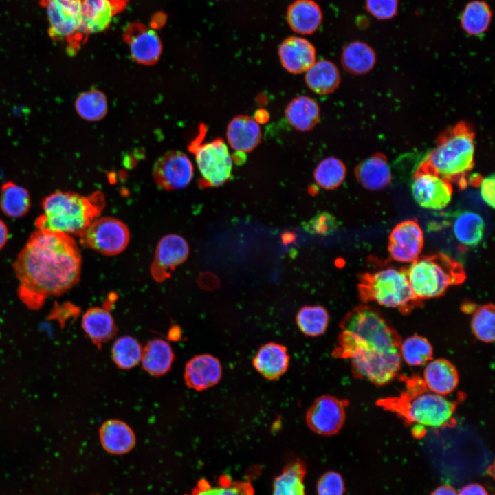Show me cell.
Here are the masks:
<instances>
[{
	"label": "cell",
	"mask_w": 495,
	"mask_h": 495,
	"mask_svg": "<svg viewBox=\"0 0 495 495\" xmlns=\"http://www.w3.org/2000/svg\"><path fill=\"white\" fill-rule=\"evenodd\" d=\"M82 257L73 236L36 229L18 254L12 267L17 294L30 309H38L50 296H60L79 281Z\"/></svg>",
	"instance_id": "cell-1"
},
{
	"label": "cell",
	"mask_w": 495,
	"mask_h": 495,
	"mask_svg": "<svg viewBox=\"0 0 495 495\" xmlns=\"http://www.w3.org/2000/svg\"><path fill=\"white\" fill-rule=\"evenodd\" d=\"M335 357L349 359L353 373L376 385L395 378L401 368V339L375 309L360 305L340 323Z\"/></svg>",
	"instance_id": "cell-2"
},
{
	"label": "cell",
	"mask_w": 495,
	"mask_h": 495,
	"mask_svg": "<svg viewBox=\"0 0 495 495\" xmlns=\"http://www.w3.org/2000/svg\"><path fill=\"white\" fill-rule=\"evenodd\" d=\"M41 206L43 212L35 221L36 229L80 237L98 218L104 206V198L100 192L85 196L60 190L45 197Z\"/></svg>",
	"instance_id": "cell-3"
},
{
	"label": "cell",
	"mask_w": 495,
	"mask_h": 495,
	"mask_svg": "<svg viewBox=\"0 0 495 495\" xmlns=\"http://www.w3.org/2000/svg\"><path fill=\"white\" fill-rule=\"evenodd\" d=\"M406 391L380 404L399 415L413 428H439L450 425L456 404L429 390L421 379L409 381Z\"/></svg>",
	"instance_id": "cell-4"
},
{
	"label": "cell",
	"mask_w": 495,
	"mask_h": 495,
	"mask_svg": "<svg viewBox=\"0 0 495 495\" xmlns=\"http://www.w3.org/2000/svg\"><path fill=\"white\" fill-rule=\"evenodd\" d=\"M474 131L461 122L441 134L425 162L441 177L464 187L465 176L474 166Z\"/></svg>",
	"instance_id": "cell-5"
},
{
	"label": "cell",
	"mask_w": 495,
	"mask_h": 495,
	"mask_svg": "<svg viewBox=\"0 0 495 495\" xmlns=\"http://www.w3.org/2000/svg\"><path fill=\"white\" fill-rule=\"evenodd\" d=\"M406 272L413 293L421 301L440 297L449 287L466 279L463 265L442 252L419 256Z\"/></svg>",
	"instance_id": "cell-6"
},
{
	"label": "cell",
	"mask_w": 495,
	"mask_h": 495,
	"mask_svg": "<svg viewBox=\"0 0 495 495\" xmlns=\"http://www.w3.org/2000/svg\"><path fill=\"white\" fill-rule=\"evenodd\" d=\"M358 290L364 302H375L403 313L409 312L422 302L410 287L406 267H387L366 272L360 276Z\"/></svg>",
	"instance_id": "cell-7"
},
{
	"label": "cell",
	"mask_w": 495,
	"mask_h": 495,
	"mask_svg": "<svg viewBox=\"0 0 495 495\" xmlns=\"http://www.w3.org/2000/svg\"><path fill=\"white\" fill-rule=\"evenodd\" d=\"M195 161L205 186L217 187L231 177L233 159L228 146L221 138L200 144H192Z\"/></svg>",
	"instance_id": "cell-8"
},
{
	"label": "cell",
	"mask_w": 495,
	"mask_h": 495,
	"mask_svg": "<svg viewBox=\"0 0 495 495\" xmlns=\"http://www.w3.org/2000/svg\"><path fill=\"white\" fill-rule=\"evenodd\" d=\"M46 10L49 35L55 41L67 42L71 49L83 39L81 33L80 0H40Z\"/></svg>",
	"instance_id": "cell-9"
},
{
	"label": "cell",
	"mask_w": 495,
	"mask_h": 495,
	"mask_svg": "<svg viewBox=\"0 0 495 495\" xmlns=\"http://www.w3.org/2000/svg\"><path fill=\"white\" fill-rule=\"evenodd\" d=\"M79 238L85 247L106 256H114L126 249L130 233L122 221L104 217L94 220Z\"/></svg>",
	"instance_id": "cell-10"
},
{
	"label": "cell",
	"mask_w": 495,
	"mask_h": 495,
	"mask_svg": "<svg viewBox=\"0 0 495 495\" xmlns=\"http://www.w3.org/2000/svg\"><path fill=\"white\" fill-rule=\"evenodd\" d=\"M411 190L417 204L431 210L447 207L453 193L451 183L435 173L425 162L414 174Z\"/></svg>",
	"instance_id": "cell-11"
},
{
	"label": "cell",
	"mask_w": 495,
	"mask_h": 495,
	"mask_svg": "<svg viewBox=\"0 0 495 495\" xmlns=\"http://www.w3.org/2000/svg\"><path fill=\"white\" fill-rule=\"evenodd\" d=\"M193 166L184 153L173 151L162 155L154 164L153 175L155 183L166 190L186 187L193 177Z\"/></svg>",
	"instance_id": "cell-12"
},
{
	"label": "cell",
	"mask_w": 495,
	"mask_h": 495,
	"mask_svg": "<svg viewBox=\"0 0 495 495\" xmlns=\"http://www.w3.org/2000/svg\"><path fill=\"white\" fill-rule=\"evenodd\" d=\"M345 406L344 402L333 396L318 397L307 412L306 421L309 428L324 436L338 433L344 423Z\"/></svg>",
	"instance_id": "cell-13"
},
{
	"label": "cell",
	"mask_w": 495,
	"mask_h": 495,
	"mask_svg": "<svg viewBox=\"0 0 495 495\" xmlns=\"http://www.w3.org/2000/svg\"><path fill=\"white\" fill-rule=\"evenodd\" d=\"M424 244V233L417 221L406 220L392 230L388 250L392 259L411 263L419 257Z\"/></svg>",
	"instance_id": "cell-14"
},
{
	"label": "cell",
	"mask_w": 495,
	"mask_h": 495,
	"mask_svg": "<svg viewBox=\"0 0 495 495\" xmlns=\"http://www.w3.org/2000/svg\"><path fill=\"white\" fill-rule=\"evenodd\" d=\"M189 255V246L182 236L168 234L157 243L151 274L155 280L162 282L168 278L173 271L184 263Z\"/></svg>",
	"instance_id": "cell-15"
},
{
	"label": "cell",
	"mask_w": 495,
	"mask_h": 495,
	"mask_svg": "<svg viewBox=\"0 0 495 495\" xmlns=\"http://www.w3.org/2000/svg\"><path fill=\"white\" fill-rule=\"evenodd\" d=\"M81 33L83 37L104 31L113 17L126 6L128 0H80Z\"/></svg>",
	"instance_id": "cell-16"
},
{
	"label": "cell",
	"mask_w": 495,
	"mask_h": 495,
	"mask_svg": "<svg viewBox=\"0 0 495 495\" xmlns=\"http://www.w3.org/2000/svg\"><path fill=\"white\" fill-rule=\"evenodd\" d=\"M282 67L289 73L306 72L316 61L314 45L307 39L292 36L284 39L278 49Z\"/></svg>",
	"instance_id": "cell-17"
},
{
	"label": "cell",
	"mask_w": 495,
	"mask_h": 495,
	"mask_svg": "<svg viewBox=\"0 0 495 495\" xmlns=\"http://www.w3.org/2000/svg\"><path fill=\"white\" fill-rule=\"evenodd\" d=\"M133 60L151 65L158 60L162 45L157 32L140 23L131 24L124 33Z\"/></svg>",
	"instance_id": "cell-18"
},
{
	"label": "cell",
	"mask_w": 495,
	"mask_h": 495,
	"mask_svg": "<svg viewBox=\"0 0 495 495\" xmlns=\"http://www.w3.org/2000/svg\"><path fill=\"white\" fill-rule=\"evenodd\" d=\"M226 139L229 146L236 152L250 153L261 142V129L254 118L246 115L236 116L228 124Z\"/></svg>",
	"instance_id": "cell-19"
},
{
	"label": "cell",
	"mask_w": 495,
	"mask_h": 495,
	"mask_svg": "<svg viewBox=\"0 0 495 495\" xmlns=\"http://www.w3.org/2000/svg\"><path fill=\"white\" fill-rule=\"evenodd\" d=\"M322 17L320 6L314 0H295L286 14L290 28L301 35L315 33L322 24Z\"/></svg>",
	"instance_id": "cell-20"
},
{
	"label": "cell",
	"mask_w": 495,
	"mask_h": 495,
	"mask_svg": "<svg viewBox=\"0 0 495 495\" xmlns=\"http://www.w3.org/2000/svg\"><path fill=\"white\" fill-rule=\"evenodd\" d=\"M422 380L429 390L446 396L457 387L459 374L452 362L438 358L426 364Z\"/></svg>",
	"instance_id": "cell-21"
},
{
	"label": "cell",
	"mask_w": 495,
	"mask_h": 495,
	"mask_svg": "<svg viewBox=\"0 0 495 495\" xmlns=\"http://www.w3.org/2000/svg\"><path fill=\"white\" fill-rule=\"evenodd\" d=\"M355 175L364 188L371 191L384 189L392 177L387 158L382 153H375L361 162L355 169Z\"/></svg>",
	"instance_id": "cell-22"
},
{
	"label": "cell",
	"mask_w": 495,
	"mask_h": 495,
	"mask_svg": "<svg viewBox=\"0 0 495 495\" xmlns=\"http://www.w3.org/2000/svg\"><path fill=\"white\" fill-rule=\"evenodd\" d=\"M222 369L219 361L210 355H201L192 358L185 371L188 386L203 390L216 384L221 379Z\"/></svg>",
	"instance_id": "cell-23"
},
{
	"label": "cell",
	"mask_w": 495,
	"mask_h": 495,
	"mask_svg": "<svg viewBox=\"0 0 495 495\" xmlns=\"http://www.w3.org/2000/svg\"><path fill=\"white\" fill-rule=\"evenodd\" d=\"M285 116L294 129L300 132H307L314 129L320 121V107L311 97L300 95L287 104Z\"/></svg>",
	"instance_id": "cell-24"
},
{
	"label": "cell",
	"mask_w": 495,
	"mask_h": 495,
	"mask_svg": "<svg viewBox=\"0 0 495 495\" xmlns=\"http://www.w3.org/2000/svg\"><path fill=\"white\" fill-rule=\"evenodd\" d=\"M289 356L282 344L269 342L263 345L253 359L256 370L264 377L275 380L285 373Z\"/></svg>",
	"instance_id": "cell-25"
},
{
	"label": "cell",
	"mask_w": 495,
	"mask_h": 495,
	"mask_svg": "<svg viewBox=\"0 0 495 495\" xmlns=\"http://www.w3.org/2000/svg\"><path fill=\"white\" fill-rule=\"evenodd\" d=\"M340 60L346 72L355 76L364 75L375 67L377 54L369 44L355 40L349 42L343 47Z\"/></svg>",
	"instance_id": "cell-26"
},
{
	"label": "cell",
	"mask_w": 495,
	"mask_h": 495,
	"mask_svg": "<svg viewBox=\"0 0 495 495\" xmlns=\"http://www.w3.org/2000/svg\"><path fill=\"white\" fill-rule=\"evenodd\" d=\"M305 82L307 87L318 95L332 94L340 84V73L336 65L331 60L322 59L316 61L305 72Z\"/></svg>",
	"instance_id": "cell-27"
},
{
	"label": "cell",
	"mask_w": 495,
	"mask_h": 495,
	"mask_svg": "<svg viewBox=\"0 0 495 495\" xmlns=\"http://www.w3.org/2000/svg\"><path fill=\"white\" fill-rule=\"evenodd\" d=\"M493 10L484 0H472L464 6L459 17L460 25L468 35L481 36L488 32Z\"/></svg>",
	"instance_id": "cell-28"
},
{
	"label": "cell",
	"mask_w": 495,
	"mask_h": 495,
	"mask_svg": "<svg viewBox=\"0 0 495 495\" xmlns=\"http://www.w3.org/2000/svg\"><path fill=\"white\" fill-rule=\"evenodd\" d=\"M100 439L104 449L110 454L122 455L130 452L135 444L131 429L123 422L111 420L100 430Z\"/></svg>",
	"instance_id": "cell-29"
},
{
	"label": "cell",
	"mask_w": 495,
	"mask_h": 495,
	"mask_svg": "<svg viewBox=\"0 0 495 495\" xmlns=\"http://www.w3.org/2000/svg\"><path fill=\"white\" fill-rule=\"evenodd\" d=\"M452 228L455 238L463 247L474 248L483 237L485 223L479 214L465 210L456 214Z\"/></svg>",
	"instance_id": "cell-30"
},
{
	"label": "cell",
	"mask_w": 495,
	"mask_h": 495,
	"mask_svg": "<svg viewBox=\"0 0 495 495\" xmlns=\"http://www.w3.org/2000/svg\"><path fill=\"white\" fill-rule=\"evenodd\" d=\"M307 472L305 463L296 460L287 464L273 483L272 495H306L304 479Z\"/></svg>",
	"instance_id": "cell-31"
},
{
	"label": "cell",
	"mask_w": 495,
	"mask_h": 495,
	"mask_svg": "<svg viewBox=\"0 0 495 495\" xmlns=\"http://www.w3.org/2000/svg\"><path fill=\"white\" fill-rule=\"evenodd\" d=\"M31 206L27 189L12 182L3 184L0 190V209L8 217L21 218L26 215Z\"/></svg>",
	"instance_id": "cell-32"
},
{
	"label": "cell",
	"mask_w": 495,
	"mask_h": 495,
	"mask_svg": "<svg viewBox=\"0 0 495 495\" xmlns=\"http://www.w3.org/2000/svg\"><path fill=\"white\" fill-rule=\"evenodd\" d=\"M82 326L89 338L98 342L108 340L115 329L110 313L100 307H92L86 311L82 316Z\"/></svg>",
	"instance_id": "cell-33"
},
{
	"label": "cell",
	"mask_w": 495,
	"mask_h": 495,
	"mask_svg": "<svg viewBox=\"0 0 495 495\" xmlns=\"http://www.w3.org/2000/svg\"><path fill=\"white\" fill-rule=\"evenodd\" d=\"M144 368L151 374L162 375L170 368L173 354L170 345L163 340L156 339L146 346L142 353Z\"/></svg>",
	"instance_id": "cell-34"
},
{
	"label": "cell",
	"mask_w": 495,
	"mask_h": 495,
	"mask_svg": "<svg viewBox=\"0 0 495 495\" xmlns=\"http://www.w3.org/2000/svg\"><path fill=\"white\" fill-rule=\"evenodd\" d=\"M346 175V168L344 163L336 157L322 159L314 171L316 182L326 190L338 188L344 181Z\"/></svg>",
	"instance_id": "cell-35"
},
{
	"label": "cell",
	"mask_w": 495,
	"mask_h": 495,
	"mask_svg": "<svg viewBox=\"0 0 495 495\" xmlns=\"http://www.w3.org/2000/svg\"><path fill=\"white\" fill-rule=\"evenodd\" d=\"M329 320L328 311L322 306H305L298 312L296 323L306 336H318L324 333Z\"/></svg>",
	"instance_id": "cell-36"
},
{
	"label": "cell",
	"mask_w": 495,
	"mask_h": 495,
	"mask_svg": "<svg viewBox=\"0 0 495 495\" xmlns=\"http://www.w3.org/2000/svg\"><path fill=\"white\" fill-rule=\"evenodd\" d=\"M190 495H255V491L248 481H233L228 476L224 475L221 478L219 485L215 486H212L205 480L201 481Z\"/></svg>",
	"instance_id": "cell-37"
},
{
	"label": "cell",
	"mask_w": 495,
	"mask_h": 495,
	"mask_svg": "<svg viewBox=\"0 0 495 495\" xmlns=\"http://www.w3.org/2000/svg\"><path fill=\"white\" fill-rule=\"evenodd\" d=\"M400 356L402 360L410 366L425 365L432 356V347L430 342L423 336L413 335L401 342Z\"/></svg>",
	"instance_id": "cell-38"
},
{
	"label": "cell",
	"mask_w": 495,
	"mask_h": 495,
	"mask_svg": "<svg viewBox=\"0 0 495 495\" xmlns=\"http://www.w3.org/2000/svg\"><path fill=\"white\" fill-rule=\"evenodd\" d=\"M78 113L84 119L96 121L101 119L107 110L104 95L98 90H91L81 94L76 101Z\"/></svg>",
	"instance_id": "cell-39"
},
{
	"label": "cell",
	"mask_w": 495,
	"mask_h": 495,
	"mask_svg": "<svg viewBox=\"0 0 495 495\" xmlns=\"http://www.w3.org/2000/svg\"><path fill=\"white\" fill-rule=\"evenodd\" d=\"M494 306L483 305L474 310L471 327L474 335L481 341L491 343L494 341Z\"/></svg>",
	"instance_id": "cell-40"
},
{
	"label": "cell",
	"mask_w": 495,
	"mask_h": 495,
	"mask_svg": "<svg viewBox=\"0 0 495 495\" xmlns=\"http://www.w3.org/2000/svg\"><path fill=\"white\" fill-rule=\"evenodd\" d=\"M115 362L122 368H129L141 359L142 351L139 343L130 336H124L114 343L112 349Z\"/></svg>",
	"instance_id": "cell-41"
},
{
	"label": "cell",
	"mask_w": 495,
	"mask_h": 495,
	"mask_svg": "<svg viewBox=\"0 0 495 495\" xmlns=\"http://www.w3.org/2000/svg\"><path fill=\"white\" fill-rule=\"evenodd\" d=\"M302 228L311 234L329 236L339 226L336 218L327 211H320L307 221L302 223Z\"/></svg>",
	"instance_id": "cell-42"
},
{
	"label": "cell",
	"mask_w": 495,
	"mask_h": 495,
	"mask_svg": "<svg viewBox=\"0 0 495 495\" xmlns=\"http://www.w3.org/2000/svg\"><path fill=\"white\" fill-rule=\"evenodd\" d=\"M399 0H365L367 12L380 21H388L397 14Z\"/></svg>",
	"instance_id": "cell-43"
},
{
	"label": "cell",
	"mask_w": 495,
	"mask_h": 495,
	"mask_svg": "<svg viewBox=\"0 0 495 495\" xmlns=\"http://www.w3.org/2000/svg\"><path fill=\"white\" fill-rule=\"evenodd\" d=\"M344 483L341 475L336 472L323 474L317 483L318 495H344Z\"/></svg>",
	"instance_id": "cell-44"
},
{
	"label": "cell",
	"mask_w": 495,
	"mask_h": 495,
	"mask_svg": "<svg viewBox=\"0 0 495 495\" xmlns=\"http://www.w3.org/2000/svg\"><path fill=\"white\" fill-rule=\"evenodd\" d=\"M494 176L484 178L481 183V196L486 204L494 208Z\"/></svg>",
	"instance_id": "cell-45"
},
{
	"label": "cell",
	"mask_w": 495,
	"mask_h": 495,
	"mask_svg": "<svg viewBox=\"0 0 495 495\" xmlns=\"http://www.w3.org/2000/svg\"><path fill=\"white\" fill-rule=\"evenodd\" d=\"M457 495H488V493L481 485L472 483L463 487Z\"/></svg>",
	"instance_id": "cell-46"
},
{
	"label": "cell",
	"mask_w": 495,
	"mask_h": 495,
	"mask_svg": "<svg viewBox=\"0 0 495 495\" xmlns=\"http://www.w3.org/2000/svg\"><path fill=\"white\" fill-rule=\"evenodd\" d=\"M8 229L5 222L0 219V250L6 245L8 240Z\"/></svg>",
	"instance_id": "cell-47"
},
{
	"label": "cell",
	"mask_w": 495,
	"mask_h": 495,
	"mask_svg": "<svg viewBox=\"0 0 495 495\" xmlns=\"http://www.w3.org/2000/svg\"><path fill=\"white\" fill-rule=\"evenodd\" d=\"M432 495H457V492L449 485H442L437 488Z\"/></svg>",
	"instance_id": "cell-48"
}]
</instances>
